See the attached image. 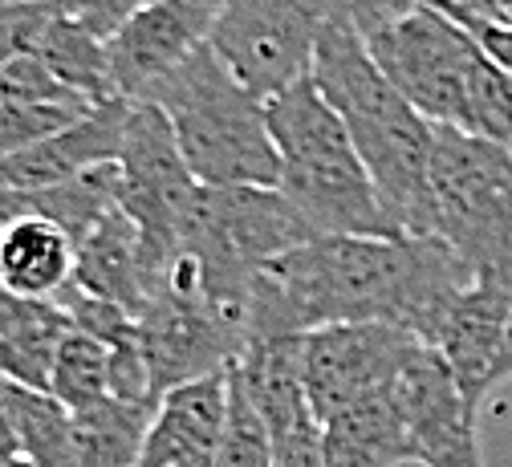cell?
<instances>
[{"label": "cell", "mask_w": 512, "mask_h": 467, "mask_svg": "<svg viewBox=\"0 0 512 467\" xmlns=\"http://www.w3.org/2000/svg\"><path fill=\"white\" fill-rule=\"evenodd\" d=\"M17 455H21V439H17V427H13L9 411H5V403H0V467L13 463Z\"/></svg>", "instance_id": "obj_34"}, {"label": "cell", "mask_w": 512, "mask_h": 467, "mask_svg": "<svg viewBox=\"0 0 512 467\" xmlns=\"http://www.w3.org/2000/svg\"><path fill=\"white\" fill-rule=\"evenodd\" d=\"M435 236L476 277H512V151L456 126H435L431 159Z\"/></svg>", "instance_id": "obj_6"}, {"label": "cell", "mask_w": 512, "mask_h": 467, "mask_svg": "<svg viewBox=\"0 0 512 467\" xmlns=\"http://www.w3.org/2000/svg\"><path fill=\"white\" fill-rule=\"evenodd\" d=\"M244 342H248L244 329L208 301L151 293L147 309L139 313V346L151 366V382L159 398L171 386L228 370L240 358Z\"/></svg>", "instance_id": "obj_11"}, {"label": "cell", "mask_w": 512, "mask_h": 467, "mask_svg": "<svg viewBox=\"0 0 512 467\" xmlns=\"http://www.w3.org/2000/svg\"><path fill=\"white\" fill-rule=\"evenodd\" d=\"M391 394L407 427L411 463L484 467L480 443H476V411L435 346L419 342L407 354V362L391 378Z\"/></svg>", "instance_id": "obj_10"}, {"label": "cell", "mask_w": 512, "mask_h": 467, "mask_svg": "<svg viewBox=\"0 0 512 467\" xmlns=\"http://www.w3.org/2000/svg\"><path fill=\"white\" fill-rule=\"evenodd\" d=\"M0 403H5L21 455L37 467H78V443H74V411H66L49 390L21 386L0 374Z\"/></svg>", "instance_id": "obj_22"}, {"label": "cell", "mask_w": 512, "mask_h": 467, "mask_svg": "<svg viewBox=\"0 0 512 467\" xmlns=\"http://www.w3.org/2000/svg\"><path fill=\"white\" fill-rule=\"evenodd\" d=\"M143 102H155L200 187H277L281 159L269 135V102L256 98L212 45L196 49Z\"/></svg>", "instance_id": "obj_5"}, {"label": "cell", "mask_w": 512, "mask_h": 467, "mask_svg": "<svg viewBox=\"0 0 512 467\" xmlns=\"http://www.w3.org/2000/svg\"><path fill=\"white\" fill-rule=\"evenodd\" d=\"M415 346V333L382 321H342L309 329L301 338V378L313 419L326 423L358 398L382 390Z\"/></svg>", "instance_id": "obj_9"}, {"label": "cell", "mask_w": 512, "mask_h": 467, "mask_svg": "<svg viewBox=\"0 0 512 467\" xmlns=\"http://www.w3.org/2000/svg\"><path fill=\"white\" fill-rule=\"evenodd\" d=\"M78 289L122 305L126 313H143L155 293V269L143 244V232L122 208H114L82 244H78Z\"/></svg>", "instance_id": "obj_16"}, {"label": "cell", "mask_w": 512, "mask_h": 467, "mask_svg": "<svg viewBox=\"0 0 512 467\" xmlns=\"http://www.w3.org/2000/svg\"><path fill=\"white\" fill-rule=\"evenodd\" d=\"M74 98L82 94H74L66 82H57L37 53H21L0 70V102H74Z\"/></svg>", "instance_id": "obj_28"}, {"label": "cell", "mask_w": 512, "mask_h": 467, "mask_svg": "<svg viewBox=\"0 0 512 467\" xmlns=\"http://www.w3.org/2000/svg\"><path fill=\"white\" fill-rule=\"evenodd\" d=\"M41 5H53V0H41Z\"/></svg>", "instance_id": "obj_38"}, {"label": "cell", "mask_w": 512, "mask_h": 467, "mask_svg": "<svg viewBox=\"0 0 512 467\" xmlns=\"http://www.w3.org/2000/svg\"><path fill=\"white\" fill-rule=\"evenodd\" d=\"M387 82L435 126H456L512 151V78L472 29L435 5H415L362 33Z\"/></svg>", "instance_id": "obj_3"}, {"label": "cell", "mask_w": 512, "mask_h": 467, "mask_svg": "<svg viewBox=\"0 0 512 467\" xmlns=\"http://www.w3.org/2000/svg\"><path fill=\"white\" fill-rule=\"evenodd\" d=\"M322 459H326V467H403V463H411L407 427L395 407L391 382L322 423Z\"/></svg>", "instance_id": "obj_20"}, {"label": "cell", "mask_w": 512, "mask_h": 467, "mask_svg": "<svg viewBox=\"0 0 512 467\" xmlns=\"http://www.w3.org/2000/svg\"><path fill=\"white\" fill-rule=\"evenodd\" d=\"M5 467H37V463H33V459H25V455H17V459H13V463H5Z\"/></svg>", "instance_id": "obj_37"}, {"label": "cell", "mask_w": 512, "mask_h": 467, "mask_svg": "<svg viewBox=\"0 0 512 467\" xmlns=\"http://www.w3.org/2000/svg\"><path fill=\"white\" fill-rule=\"evenodd\" d=\"M151 419H155V407H131V403H118V398L74 411L78 467H139Z\"/></svg>", "instance_id": "obj_24"}, {"label": "cell", "mask_w": 512, "mask_h": 467, "mask_svg": "<svg viewBox=\"0 0 512 467\" xmlns=\"http://www.w3.org/2000/svg\"><path fill=\"white\" fill-rule=\"evenodd\" d=\"M70 317L57 301L41 297H17L9 289H0V374L49 390V366L53 350L66 338Z\"/></svg>", "instance_id": "obj_21"}, {"label": "cell", "mask_w": 512, "mask_h": 467, "mask_svg": "<svg viewBox=\"0 0 512 467\" xmlns=\"http://www.w3.org/2000/svg\"><path fill=\"white\" fill-rule=\"evenodd\" d=\"M313 82L338 110L350 139L403 236H435L431 159L435 122H427L374 65L354 21H334L313 53Z\"/></svg>", "instance_id": "obj_2"}, {"label": "cell", "mask_w": 512, "mask_h": 467, "mask_svg": "<svg viewBox=\"0 0 512 467\" xmlns=\"http://www.w3.org/2000/svg\"><path fill=\"white\" fill-rule=\"evenodd\" d=\"M212 459L216 467H273V435L232 366H228V419Z\"/></svg>", "instance_id": "obj_26"}, {"label": "cell", "mask_w": 512, "mask_h": 467, "mask_svg": "<svg viewBox=\"0 0 512 467\" xmlns=\"http://www.w3.org/2000/svg\"><path fill=\"white\" fill-rule=\"evenodd\" d=\"M512 378V317H508V329H504V346H500V358H496V370H492V390L500 382Z\"/></svg>", "instance_id": "obj_35"}, {"label": "cell", "mask_w": 512, "mask_h": 467, "mask_svg": "<svg viewBox=\"0 0 512 467\" xmlns=\"http://www.w3.org/2000/svg\"><path fill=\"white\" fill-rule=\"evenodd\" d=\"M126 110H131L126 98L98 102L74 126L57 130L53 139H45L29 151L5 155L0 159V191H37V187H53L61 179H74L98 163H118Z\"/></svg>", "instance_id": "obj_14"}, {"label": "cell", "mask_w": 512, "mask_h": 467, "mask_svg": "<svg viewBox=\"0 0 512 467\" xmlns=\"http://www.w3.org/2000/svg\"><path fill=\"white\" fill-rule=\"evenodd\" d=\"M334 21H350V0H224L208 45L269 102L313 78L317 41Z\"/></svg>", "instance_id": "obj_7"}, {"label": "cell", "mask_w": 512, "mask_h": 467, "mask_svg": "<svg viewBox=\"0 0 512 467\" xmlns=\"http://www.w3.org/2000/svg\"><path fill=\"white\" fill-rule=\"evenodd\" d=\"M269 135L281 159L277 191L317 236H403L350 139L313 78L269 98Z\"/></svg>", "instance_id": "obj_4"}, {"label": "cell", "mask_w": 512, "mask_h": 467, "mask_svg": "<svg viewBox=\"0 0 512 467\" xmlns=\"http://www.w3.org/2000/svg\"><path fill=\"white\" fill-rule=\"evenodd\" d=\"M224 0H159L106 37L114 94L143 102L167 74L212 41Z\"/></svg>", "instance_id": "obj_12"}, {"label": "cell", "mask_w": 512, "mask_h": 467, "mask_svg": "<svg viewBox=\"0 0 512 467\" xmlns=\"http://www.w3.org/2000/svg\"><path fill=\"white\" fill-rule=\"evenodd\" d=\"M427 5L443 9L460 25H500L512 29V0H427Z\"/></svg>", "instance_id": "obj_31"}, {"label": "cell", "mask_w": 512, "mask_h": 467, "mask_svg": "<svg viewBox=\"0 0 512 467\" xmlns=\"http://www.w3.org/2000/svg\"><path fill=\"white\" fill-rule=\"evenodd\" d=\"M273 467H326L322 459V423H301L273 439Z\"/></svg>", "instance_id": "obj_30"}, {"label": "cell", "mask_w": 512, "mask_h": 467, "mask_svg": "<svg viewBox=\"0 0 512 467\" xmlns=\"http://www.w3.org/2000/svg\"><path fill=\"white\" fill-rule=\"evenodd\" d=\"M508 317H512V277L484 273L452 301V309L439 321V333L431 346L452 366L472 411H480V403L492 390V370L504 346Z\"/></svg>", "instance_id": "obj_13"}, {"label": "cell", "mask_w": 512, "mask_h": 467, "mask_svg": "<svg viewBox=\"0 0 512 467\" xmlns=\"http://www.w3.org/2000/svg\"><path fill=\"white\" fill-rule=\"evenodd\" d=\"M94 106L98 102H86V98H74V102H0V159L53 139L57 130L74 126Z\"/></svg>", "instance_id": "obj_27"}, {"label": "cell", "mask_w": 512, "mask_h": 467, "mask_svg": "<svg viewBox=\"0 0 512 467\" xmlns=\"http://www.w3.org/2000/svg\"><path fill=\"white\" fill-rule=\"evenodd\" d=\"M78 244L41 216H17L0 224V289L17 297L57 301L74 285Z\"/></svg>", "instance_id": "obj_19"}, {"label": "cell", "mask_w": 512, "mask_h": 467, "mask_svg": "<svg viewBox=\"0 0 512 467\" xmlns=\"http://www.w3.org/2000/svg\"><path fill=\"white\" fill-rule=\"evenodd\" d=\"M464 29H472V37L492 57L496 70L512 78V29H500V25H464Z\"/></svg>", "instance_id": "obj_33"}, {"label": "cell", "mask_w": 512, "mask_h": 467, "mask_svg": "<svg viewBox=\"0 0 512 467\" xmlns=\"http://www.w3.org/2000/svg\"><path fill=\"white\" fill-rule=\"evenodd\" d=\"M114 208H122V167L98 163L74 179L37 191H0V224L17 216H41L82 244Z\"/></svg>", "instance_id": "obj_18"}, {"label": "cell", "mask_w": 512, "mask_h": 467, "mask_svg": "<svg viewBox=\"0 0 512 467\" xmlns=\"http://www.w3.org/2000/svg\"><path fill=\"white\" fill-rule=\"evenodd\" d=\"M118 167H122V212L143 232L151 269L159 281V273L179 248L200 183L191 179L175 147L171 122L155 102H131V110H126Z\"/></svg>", "instance_id": "obj_8"}, {"label": "cell", "mask_w": 512, "mask_h": 467, "mask_svg": "<svg viewBox=\"0 0 512 467\" xmlns=\"http://www.w3.org/2000/svg\"><path fill=\"white\" fill-rule=\"evenodd\" d=\"M151 5H159V0H61V9H66L78 25H86L90 33H98L102 41Z\"/></svg>", "instance_id": "obj_29"}, {"label": "cell", "mask_w": 512, "mask_h": 467, "mask_svg": "<svg viewBox=\"0 0 512 467\" xmlns=\"http://www.w3.org/2000/svg\"><path fill=\"white\" fill-rule=\"evenodd\" d=\"M472 281L476 273L439 236H317L256 273L248 338L382 321L431 346Z\"/></svg>", "instance_id": "obj_1"}, {"label": "cell", "mask_w": 512, "mask_h": 467, "mask_svg": "<svg viewBox=\"0 0 512 467\" xmlns=\"http://www.w3.org/2000/svg\"><path fill=\"white\" fill-rule=\"evenodd\" d=\"M171 467H216L212 455H200V459H183V463H171Z\"/></svg>", "instance_id": "obj_36"}, {"label": "cell", "mask_w": 512, "mask_h": 467, "mask_svg": "<svg viewBox=\"0 0 512 467\" xmlns=\"http://www.w3.org/2000/svg\"><path fill=\"white\" fill-rule=\"evenodd\" d=\"M224 419H228V370L171 386L155 407L139 467H171L183 459L216 455Z\"/></svg>", "instance_id": "obj_15"}, {"label": "cell", "mask_w": 512, "mask_h": 467, "mask_svg": "<svg viewBox=\"0 0 512 467\" xmlns=\"http://www.w3.org/2000/svg\"><path fill=\"white\" fill-rule=\"evenodd\" d=\"M49 394L66 411H86L110 398V346L82 329H66V338L53 350L49 366Z\"/></svg>", "instance_id": "obj_25"}, {"label": "cell", "mask_w": 512, "mask_h": 467, "mask_svg": "<svg viewBox=\"0 0 512 467\" xmlns=\"http://www.w3.org/2000/svg\"><path fill=\"white\" fill-rule=\"evenodd\" d=\"M301 338L305 333H252L240 358L232 362L273 439L301 423H313V407L301 378Z\"/></svg>", "instance_id": "obj_17"}, {"label": "cell", "mask_w": 512, "mask_h": 467, "mask_svg": "<svg viewBox=\"0 0 512 467\" xmlns=\"http://www.w3.org/2000/svg\"><path fill=\"white\" fill-rule=\"evenodd\" d=\"M57 82H66L74 94L90 98V102H110L114 94V78H110V53L106 41L98 33H90L86 25H78L57 0V13L45 25L37 49H33Z\"/></svg>", "instance_id": "obj_23"}, {"label": "cell", "mask_w": 512, "mask_h": 467, "mask_svg": "<svg viewBox=\"0 0 512 467\" xmlns=\"http://www.w3.org/2000/svg\"><path fill=\"white\" fill-rule=\"evenodd\" d=\"M415 5H427V0H350V21H354L358 33H366V29L391 21V17H399Z\"/></svg>", "instance_id": "obj_32"}]
</instances>
